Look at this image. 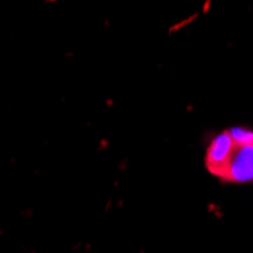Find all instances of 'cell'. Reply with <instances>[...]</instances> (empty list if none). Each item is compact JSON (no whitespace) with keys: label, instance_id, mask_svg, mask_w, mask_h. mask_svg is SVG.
Instances as JSON below:
<instances>
[{"label":"cell","instance_id":"obj_1","mask_svg":"<svg viewBox=\"0 0 253 253\" xmlns=\"http://www.w3.org/2000/svg\"><path fill=\"white\" fill-rule=\"evenodd\" d=\"M221 179L231 183H247L253 180V144L234 147Z\"/></svg>","mask_w":253,"mask_h":253},{"label":"cell","instance_id":"obj_2","mask_svg":"<svg viewBox=\"0 0 253 253\" xmlns=\"http://www.w3.org/2000/svg\"><path fill=\"white\" fill-rule=\"evenodd\" d=\"M234 140L229 130H224L221 133H218L214 140L211 141V144L208 146V150H206L205 155V164L208 171L217 177H223V173L226 170V166L231 159V155L234 152Z\"/></svg>","mask_w":253,"mask_h":253},{"label":"cell","instance_id":"obj_3","mask_svg":"<svg viewBox=\"0 0 253 253\" xmlns=\"http://www.w3.org/2000/svg\"><path fill=\"white\" fill-rule=\"evenodd\" d=\"M231 133L234 144L235 146H246V144H253V130L247 127H232L229 130Z\"/></svg>","mask_w":253,"mask_h":253}]
</instances>
